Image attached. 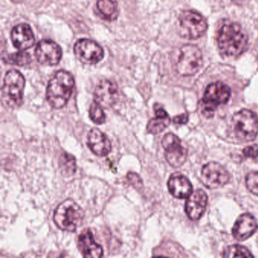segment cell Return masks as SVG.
<instances>
[{
  "mask_svg": "<svg viewBox=\"0 0 258 258\" xmlns=\"http://www.w3.org/2000/svg\"><path fill=\"white\" fill-rule=\"evenodd\" d=\"M37 61L43 66H53L59 63L62 56L61 47L55 42L43 40L37 43L35 49Z\"/></svg>",
  "mask_w": 258,
  "mask_h": 258,
  "instance_id": "obj_12",
  "label": "cell"
},
{
  "mask_svg": "<svg viewBox=\"0 0 258 258\" xmlns=\"http://www.w3.org/2000/svg\"><path fill=\"white\" fill-rule=\"evenodd\" d=\"M208 204V196L202 189L191 192L187 198L185 212L191 220H198L202 217Z\"/></svg>",
  "mask_w": 258,
  "mask_h": 258,
  "instance_id": "obj_16",
  "label": "cell"
},
{
  "mask_svg": "<svg viewBox=\"0 0 258 258\" xmlns=\"http://www.w3.org/2000/svg\"><path fill=\"white\" fill-rule=\"evenodd\" d=\"M246 185L252 194L258 196V172L249 173L246 176Z\"/></svg>",
  "mask_w": 258,
  "mask_h": 258,
  "instance_id": "obj_26",
  "label": "cell"
},
{
  "mask_svg": "<svg viewBox=\"0 0 258 258\" xmlns=\"http://www.w3.org/2000/svg\"><path fill=\"white\" fill-rule=\"evenodd\" d=\"M90 117L96 124H103L106 120V116L103 111V108L97 102H94L90 108Z\"/></svg>",
  "mask_w": 258,
  "mask_h": 258,
  "instance_id": "obj_25",
  "label": "cell"
},
{
  "mask_svg": "<svg viewBox=\"0 0 258 258\" xmlns=\"http://www.w3.org/2000/svg\"><path fill=\"white\" fill-rule=\"evenodd\" d=\"M78 249L83 256L88 258L102 257L103 249L95 241L93 232L90 229H84L78 237Z\"/></svg>",
  "mask_w": 258,
  "mask_h": 258,
  "instance_id": "obj_15",
  "label": "cell"
},
{
  "mask_svg": "<svg viewBox=\"0 0 258 258\" xmlns=\"http://www.w3.org/2000/svg\"><path fill=\"white\" fill-rule=\"evenodd\" d=\"M96 10L99 17L108 22L116 20L118 16L117 4L113 0H98Z\"/></svg>",
  "mask_w": 258,
  "mask_h": 258,
  "instance_id": "obj_21",
  "label": "cell"
},
{
  "mask_svg": "<svg viewBox=\"0 0 258 258\" xmlns=\"http://www.w3.org/2000/svg\"><path fill=\"white\" fill-rule=\"evenodd\" d=\"M4 60L6 63L19 66H28L31 62V58L29 54L22 51L16 53L10 54L6 56Z\"/></svg>",
  "mask_w": 258,
  "mask_h": 258,
  "instance_id": "obj_23",
  "label": "cell"
},
{
  "mask_svg": "<svg viewBox=\"0 0 258 258\" xmlns=\"http://www.w3.org/2000/svg\"><path fill=\"white\" fill-rule=\"evenodd\" d=\"M188 116L187 114H182L181 115L176 116L173 119V123L177 124H185L188 122Z\"/></svg>",
  "mask_w": 258,
  "mask_h": 258,
  "instance_id": "obj_29",
  "label": "cell"
},
{
  "mask_svg": "<svg viewBox=\"0 0 258 258\" xmlns=\"http://www.w3.org/2000/svg\"><path fill=\"white\" fill-rule=\"evenodd\" d=\"M234 134L241 142H252L258 134V118L256 114L247 109L235 113L232 117Z\"/></svg>",
  "mask_w": 258,
  "mask_h": 258,
  "instance_id": "obj_5",
  "label": "cell"
},
{
  "mask_svg": "<svg viewBox=\"0 0 258 258\" xmlns=\"http://www.w3.org/2000/svg\"><path fill=\"white\" fill-rule=\"evenodd\" d=\"M74 51L77 58L81 62L87 64H97L104 57L103 49L101 46L90 39H81L77 41Z\"/></svg>",
  "mask_w": 258,
  "mask_h": 258,
  "instance_id": "obj_11",
  "label": "cell"
},
{
  "mask_svg": "<svg viewBox=\"0 0 258 258\" xmlns=\"http://www.w3.org/2000/svg\"><path fill=\"white\" fill-rule=\"evenodd\" d=\"M169 191L176 199H186L192 192V185L188 178L179 173H173L167 182Z\"/></svg>",
  "mask_w": 258,
  "mask_h": 258,
  "instance_id": "obj_19",
  "label": "cell"
},
{
  "mask_svg": "<svg viewBox=\"0 0 258 258\" xmlns=\"http://www.w3.org/2000/svg\"><path fill=\"white\" fill-rule=\"evenodd\" d=\"M202 64V52L199 48L192 45H185L179 49L175 69L182 76H191L200 70Z\"/></svg>",
  "mask_w": 258,
  "mask_h": 258,
  "instance_id": "obj_6",
  "label": "cell"
},
{
  "mask_svg": "<svg viewBox=\"0 0 258 258\" xmlns=\"http://www.w3.org/2000/svg\"><path fill=\"white\" fill-rule=\"evenodd\" d=\"M58 165L61 173L64 176H72L75 174L77 170L76 159L75 156L67 152H63L60 155Z\"/></svg>",
  "mask_w": 258,
  "mask_h": 258,
  "instance_id": "obj_22",
  "label": "cell"
},
{
  "mask_svg": "<svg viewBox=\"0 0 258 258\" xmlns=\"http://www.w3.org/2000/svg\"><path fill=\"white\" fill-rule=\"evenodd\" d=\"M257 229V223L250 214H243L237 219L232 229V235L239 241L250 238Z\"/></svg>",
  "mask_w": 258,
  "mask_h": 258,
  "instance_id": "obj_18",
  "label": "cell"
},
{
  "mask_svg": "<svg viewBox=\"0 0 258 258\" xmlns=\"http://www.w3.org/2000/svg\"><path fill=\"white\" fill-rule=\"evenodd\" d=\"M25 79L16 70H10L6 74L2 90L3 102L9 108H17L23 102Z\"/></svg>",
  "mask_w": 258,
  "mask_h": 258,
  "instance_id": "obj_4",
  "label": "cell"
},
{
  "mask_svg": "<svg viewBox=\"0 0 258 258\" xmlns=\"http://www.w3.org/2000/svg\"><path fill=\"white\" fill-rule=\"evenodd\" d=\"M229 179V172L219 163L209 162L202 167V182L207 188H220L227 184Z\"/></svg>",
  "mask_w": 258,
  "mask_h": 258,
  "instance_id": "obj_10",
  "label": "cell"
},
{
  "mask_svg": "<svg viewBox=\"0 0 258 258\" xmlns=\"http://www.w3.org/2000/svg\"><path fill=\"white\" fill-rule=\"evenodd\" d=\"M84 210L73 199H69L60 203L54 213V223L58 229L73 232L84 220Z\"/></svg>",
  "mask_w": 258,
  "mask_h": 258,
  "instance_id": "obj_3",
  "label": "cell"
},
{
  "mask_svg": "<svg viewBox=\"0 0 258 258\" xmlns=\"http://www.w3.org/2000/svg\"><path fill=\"white\" fill-rule=\"evenodd\" d=\"M208 25L199 13L185 11L179 18V31L181 37L188 40L200 38L206 32Z\"/></svg>",
  "mask_w": 258,
  "mask_h": 258,
  "instance_id": "obj_8",
  "label": "cell"
},
{
  "mask_svg": "<svg viewBox=\"0 0 258 258\" xmlns=\"http://www.w3.org/2000/svg\"><path fill=\"white\" fill-rule=\"evenodd\" d=\"M87 144L90 151L97 156H107L111 151L109 139L97 128H93L88 133Z\"/></svg>",
  "mask_w": 258,
  "mask_h": 258,
  "instance_id": "obj_14",
  "label": "cell"
},
{
  "mask_svg": "<svg viewBox=\"0 0 258 258\" xmlns=\"http://www.w3.org/2000/svg\"><path fill=\"white\" fill-rule=\"evenodd\" d=\"M128 179L130 182L134 185V186H142L143 185V182H142L141 179L138 175L136 173H130L127 175Z\"/></svg>",
  "mask_w": 258,
  "mask_h": 258,
  "instance_id": "obj_28",
  "label": "cell"
},
{
  "mask_svg": "<svg viewBox=\"0 0 258 258\" xmlns=\"http://www.w3.org/2000/svg\"><path fill=\"white\" fill-rule=\"evenodd\" d=\"M75 87L73 76L61 70L53 75L46 89V99L52 108L59 109L69 102Z\"/></svg>",
  "mask_w": 258,
  "mask_h": 258,
  "instance_id": "obj_2",
  "label": "cell"
},
{
  "mask_svg": "<svg viewBox=\"0 0 258 258\" xmlns=\"http://www.w3.org/2000/svg\"><path fill=\"white\" fill-rule=\"evenodd\" d=\"M223 257H253L248 249L241 245H231L225 249Z\"/></svg>",
  "mask_w": 258,
  "mask_h": 258,
  "instance_id": "obj_24",
  "label": "cell"
},
{
  "mask_svg": "<svg viewBox=\"0 0 258 258\" xmlns=\"http://www.w3.org/2000/svg\"><path fill=\"white\" fill-rule=\"evenodd\" d=\"M162 146L165 151L166 159L172 167L176 168L185 163L187 150L177 136L171 133L166 134L162 140Z\"/></svg>",
  "mask_w": 258,
  "mask_h": 258,
  "instance_id": "obj_9",
  "label": "cell"
},
{
  "mask_svg": "<svg viewBox=\"0 0 258 258\" xmlns=\"http://www.w3.org/2000/svg\"><path fill=\"white\" fill-rule=\"evenodd\" d=\"M230 89L223 83L217 82L210 84L207 87L202 100V114L207 117L214 115L216 108L220 105L226 104L230 97Z\"/></svg>",
  "mask_w": 258,
  "mask_h": 258,
  "instance_id": "obj_7",
  "label": "cell"
},
{
  "mask_svg": "<svg viewBox=\"0 0 258 258\" xmlns=\"http://www.w3.org/2000/svg\"><path fill=\"white\" fill-rule=\"evenodd\" d=\"M118 87L109 80L101 81L95 90V102L103 108H109L118 99Z\"/></svg>",
  "mask_w": 258,
  "mask_h": 258,
  "instance_id": "obj_13",
  "label": "cell"
},
{
  "mask_svg": "<svg viewBox=\"0 0 258 258\" xmlns=\"http://www.w3.org/2000/svg\"><path fill=\"white\" fill-rule=\"evenodd\" d=\"M247 37L241 27L236 23H226L219 30L217 41L223 55L236 56L245 51Z\"/></svg>",
  "mask_w": 258,
  "mask_h": 258,
  "instance_id": "obj_1",
  "label": "cell"
},
{
  "mask_svg": "<svg viewBox=\"0 0 258 258\" xmlns=\"http://www.w3.org/2000/svg\"><path fill=\"white\" fill-rule=\"evenodd\" d=\"M170 123V118L162 108L155 109V117L151 119L147 125L148 132L158 134L164 131Z\"/></svg>",
  "mask_w": 258,
  "mask_h": 258,
  "instance_id": "obj_20",
  "label": "cell"
},
{
  "mask_svg": "<svg viewBox=\"0 0 258 258\" xmlns=\"http://www.w3.org/2000/svg\"><path fill=\"white\" fill-rule=\"evenodd\" d=\"M243 154L246 158H256L258 157V146L256 145L247 146L243 150Z\"/></svg>",
  "mask_w": 258,
  "mask_h": 258,
  "instance_id": "obj_27",
  "label": "cell"
},
{
  "mask_svg": "<svg viewBox=\"0 0 258 258\" xmlns=\"http://www.w3.org/2000/svg\"><path fill=\"white\" fill-rule=\"evenodd\" d=\"M11 39L15 47L24 51L34 46L35 43L34 33L28 24H20L13 28Z\"/></svg>",
  "mask_w": 258,
  "mask_h": 258,
  "instance_id": "obj_17",
  "label": "cell"
}]
</instances>
